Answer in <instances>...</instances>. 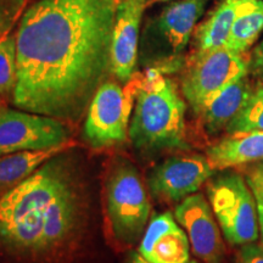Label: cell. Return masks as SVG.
I'll return each mask as SVG.
<instances>
[{"label": "cell", "mask_w": 263, "mask_h": 263, "mask_svg": "<svg viewBox=\"0 0 263 263\" xmlns=\"http://www.w3.org/2000/svg\"><path fill=\"white\" fill-rule=\"evenodd\" d=\"M121 0H38L16 31L20 110L78 121L111 72Z\"/></svg>", "instance_id": "cell-1"}, {"label": "cell", "mask_w": 263, "mask_h": 263, "mask_svg": "<svg viewBox=\"0 0 263 263\" xmlns=\"http://www.w3.org/2000/svg\"><path fill=\"white\" fill-rule=\"evenodd\" d=\"M134 103L128 138L136 149L145 154L188 149L186 104L170 77L156 68L138 74Z\"/></svg>", "instance_id": "cell-2"}, {"label": "cell", "mask_w": 263, "mask_h": 263, "mask_svg": "<svg viewBox=\"0 0 263 263\" xmlns=\"http://www.w3.org/2000/svg\"><path fill=\"white\" fill-rule=\"evenodd\" d=\"M209 0H178L149 18L140 34L141 60L162 73L182 67L184 54Z\"/></svg>", "instance_id": "cell-3"}, {"label": "cell", "mask_w": 263, "mask_h": 263, "mask_svg": "<svg viewBox=\"0 0 263 263\" xmlns=\"http://www.w3.org/2000/svg\"><path fill=\"white\" fill-rule=\"evenodd\" d=\"M206 193L222 234L229 245L242 246L259 238L257 201L245 176L235 171L211 177Z\"/></svg>", "instance_id": "cell-4"}, {"label": "cell", "mask_w": 263, "mask_h": 263, "mask_svg": "<svg viewBox=\"0 0 263 263\" xmlns=\"http://www.w3.org/2000/svg\"><path fill=\"white\" fill-rule=\"evenodd\" d=\"M106 211L118 242L132 245L143 236L150 218V200L137 168L127 161L118 162L108 174Z\"/></svg>", "instance_id": "cell-5"}, {"label": "cell", "mask_w": 263, "mask_h": 263, "mask_svg": "<svg viewBox=\"0 0 263 263\" xmlns=\"http://www.w3.org/2000/svg\"><path fill=\"white\" fill-rule=\"evenodd\" d=\"M249 74L248 54L228 48L202 54H190L182 78V94L195 115H199L223 88Z\"/></svg>", "instance_id": "cell-6"}, {"label": "cell", "mask_w": 263, "mask_h": 263, "mask_svg": "<svg viewBox=\"0 0 263 263\" xmlns=\"http://www.w3.org/2000/svg\"><path fill=\"white\" fill-rule=\"evenodd\" d=\"M137 85L136 73L124 88L111 81L99 87L88 106L84 123V139L91 147H110L128 139Z\"/></svg>", "instance_id": "cell-7"}, {"label": "cell", "mask_w": 263, "mask_h": 263, "mask_svg": "<svg viewBox=\"0 0 263 263\" xmlns=\"http://www.w3.org/2000/svg\"><path fill=\"white\" fill-rule=\"evenodd\" d=\"M60 155L49 160L32 176L2 195L0 227L43 211L76 182L74 170L66 157Z\"/></svg>", "instance_id": "cell-8"}, {"label": "cell", "mask_w": 263, "mask_h": 263, "mask_svg": "<svg viewBox=\"0 0 263 263\" xmlns=\"http://www.w3.org/2000/svg\"><path fill=\"white\" fill-rule=\"evenodd\" d=\"M70 141L64 121L24 110L0 112V156L26 150H42Z\"/></svg>", "instance_id": "cell-9"}, {"label": "cell", "mask_w": 263, "mask_h": 263, "mask_svg": "<svg viewBox=\"0 0 263 263\" xmlns=\"http://www.w3.org/2000/svg\"><path fill=\"white\" fill-rule=\"evenodd\" d=\"M83 210V197L76 182L43 210L42 262L61 259L74 245Z\"/></svg>", "instance_id": "cell-10"}, {"label": "cell", "mask_w": 263, "mask_h": 263, "mask_svg": "<svg viewBox=\"0 0 263 263\" xmlns=\"http://www.w3.org/2000/svg\"><path fill=\"white\" fill-rule=\"evenodd\" d=\"M215 174L206 155L183 154L164 160L150 173L147 184L156 199L180 202L197 193Z\"/></svg>", "instance_id": "cell-11"}, {"label": "cell", "mask_w": 263, "mask_h": 263, "mask_svg": "<svg viewBox=\"0 0 263 263\" xmlns=\"http://www.w3.org/2000/svg\"><path fill=\"white\" fill-rule=\"evenodd\" d=\"M174 218L188 235L193 254L203 263H226V245L209 199L195 193L174 209Z\"/></svg>", "instance_id": "cell-12"}, {"label": "cell", "mask_w": 263, "mask_h": 263, "mask_svg": "<svg viewBox=\"0 0 263 263\" xmlns=\"http://www.w3.org/2000/svg\"><path fill=\"white\" fill-rule=\"evenodd\" d=\"M146 0H121L111 42V73L121 83L136 76L139 55L140 25Z\"/></svg>", "instance_id": "cell-13"}, {"label": "cell", "mask_w": 263, "mask_h": 263, "mask_svg": "<svg viewBox=\"0 0 263 263\" xmlns=\"http://www.w3.org/2000/svg\"><path fill=\"white\" fill-rule=\"evenodd\" d=\"M190 249L186 233L174 215L166 211L151 217L137 252L150 263H186Z\"/></svg>", "instance_id": "cell-14"}, {"label": "cell", "mask_w": 263, "mask_h": 263, "mask_svg": "<svg viewBox=\"0 0 263 263\" xmlns=\"http://www.w3.org/2000/svg\"><path fill=\"white\" fill-rule=\"evenodd\" d=\"M261 2L224 0L194 31V50L192 54L224 48L233 25L239 16L257 8Z\"/></svg>", "instance_id": "cell-15"}, {"label": "cell", "mask_w": 263, "mask_h": 263, "mask_svg": "<svg viewBox=\"0 0 263 263\" xmlns=\"http://www.w3.org/2000/svg\"><path fill=\"white\" fill-rule=\"evenodd\" d=\"M206 157L215 171L240 168L263 160V132L230 133L206 149Z\"/></svg>", "instance_id": "cell-16"}, {"label": "cell", "mask_w": 263, "mask_h": 263, "mask_svg": "<svg viewBox=\"0 0 263 263\" xmlns=\"http://www.w3.org/2000/svg\"><path fill=\"white\" fill-rule=\"evenodd\" d=\"M254 90L249 74L242 76L219 91L197 116L209 136L226 130Z\"/></svg>", "instance_id": "cell-17"}, {"label": "cell", "mask_w": 263, "mask_h": 263, "mask_svg": "<svg viewBox=\"0 0 263 263\" xmlns=\"http://www.w3.org/2000/svg\"><path fill=\"white\" fill-rule=\"evenodd\" d=\"M73 145V141H68L50 149L18 151L0 156V194L4 195L10 189L32 176L45 162Z\"/></svg>", "instance_id": "cell-18"}, {"label": "cell", "mask_w": 263, "mask_h": 263, "mask_svg": "<svg viewBox=\"0 0 263 263\" xmlns=\"http://www.w3.org/2000/svg\"><path fill=\"white\" fill-rule=\"evenodd\" d=\"M263 32V2L251 11L239 16L233 25L226 48L246 54Z\"/></svg>", "instance_id": "cell-19"}, {"label": "cell", "mask_w": 263, "mask_h": 263, "mask_svg": "<svg viewBox=\"0 0 263 263\" xmlns=\"http://www.w3.org/2000/svg\"><path fill=\"white\" fill-rule=\"evenodd\" d=\"M17 84V45L16 32L0 38V95L12 99Z\"/></svg>", "instance_id": "cell-20"}, {"label": "cell", "mask_w": 263, "mask_h": 263, "mask_svg": "<svg viewBox=\"0 0 263 263\" xmlns=\"http://www.w3.org/2000/svg\"><path fill=\"white\" fill-rule=\"evenodd\" d=\"M263 132V83L254 87L244 107L227 127L226 133Z\"/></svg>", "instance_id": "cell-21"}, {"label": "cell", "mask_w": 263, "mask_h": 263, "mask_svg": "<svg viewBox=\"0 0 263 263\" xmlns=\"http://www.w3.org/2000/svg\"><path fill=\"white\" fill-rule=\"evenodd\" d=\"M24 0H0V38L14 26Z\"/></svg>", "instance_id": "cell-22"}, {"label": "cell", "mask_w": 263, "mask_h": 263, "mask_svg": "<svg viewBox=\"0 0 263 263\" xmlns=\"http://www.w3.org/2000/svg\"><path fill=\"white\" fill-rule=\"evenodd\" d=\"M236 258L238 263H263V245L250 242L240 246Z\"/></svg>", "instance_id": "cell-23"}, {"label": "cell", "mask_w": 263, "mask_h": 263, "mask_svg": "<svg viewBox=\"0 0 263 263\" xmlns=\"http://www.w3.org/2000/svg\"><path fill=\"white\" fill-rule=\"evenodd\" d=\"M251 189L263 190V160L240 167Z\"/></svg>", "instance_id": "cell-24"}, {"label": "cell", "mask_w": 263, "mask_h": 263, "mask_svg": "<svg viewBox=\"0 0 263 263\" xmlns=\"http://www.w3.org/2000/svg\"><path fill=\"white\" fill-rule=\"evenodd\" d=\"M249 74L263 83V41L258 43L249 57Z\"/></svg>", "instance_id": "cell-25"}, {"label": "cell", "mask_w": 263, "mask_h": 263, "mask_svg": "<svg viewBox=\"0 0 263 263\" xmlns=\"http://www.w3.org/2000/svg\"><path fill=\"white\" fill-rule=\"evenodd\" d=\"M256 201H257V213H258V228H259V239H261V244L263 245V190L252 189Z\"/></svg>", "instance_id": "cell-26"}, {"label": "cell", "mask_w": 263, "mask_h": 263, "mask_svg": "<svg viewBox=\"0 0 263 263\" xmlns=\"http://www.w3.org/2000/svg\"><path fill=\"white\" fill-rule=\"evenodd\" d=\"M129 263H150V262H147L145 258L141 257V256L138 254V252H133V254H130ZM186 263H200V262L196 261V259H190V261L186 262Z\"/></svg>", "instance_id": "cell-27"}, {"label": "cell", "mask_w": 263, "mask_h": 263, "mask_svg": "<svg viewBox=\"0 0 263 263\" xmlns=\"http://www.w3.org/2000/svg\"><path fill=\"white\" fill-rule=\"evenodd\" d=\"M6 108V104H5V99L0 95V112H2L3 110H5Z\"/></svg>", "instance_id": "cell-28"}, {"label": "cell", "mask_w": 263, "mask_h": 263, "mask_svg": "<svg viewBox=\"0 0 263 263\" xmlns=\"http://www.w3.org/2000/svg\"><path fill=\"white\" fill-rule=\"evenodd\" d=\"M245 2H263V0H245Z\"/></svg>", "instance_id": "cell-29"}]
</instances>
